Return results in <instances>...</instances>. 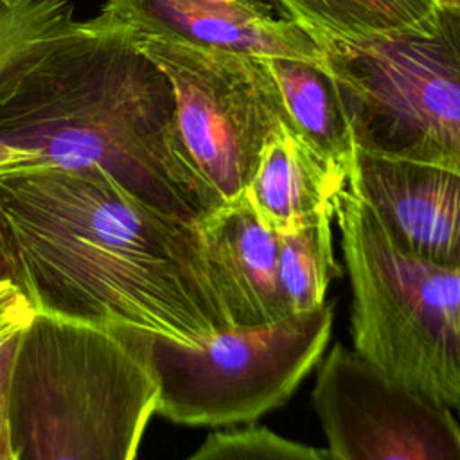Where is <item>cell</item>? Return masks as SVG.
Segmentation results:
<instances>
[{
  "label": "cell",
  "mask_w": 460,
  "mask_h": 460,
  "mask_svg": "<svg viewBox=\"0 0 460 460\" xmlns=\"http://www.w3.org/2000/svg\"><path fill=\"white\" fill-rule=\"evenodd\" d=\"M77 25L68 0H0V101Z\"/></svg>",
  "instance_id": "obj_15"
},
{
  "label": "cell",
  "mask_w": 460,
  "mask_h": 460,
  "mask_svg": "<svg viewBox=\"0 0 460 460\" xmlns=\"http://www.w3.org/2000/svg\"><path fill=\"white\" fill-rule=\"evenodd\" d=\"M347 189L404 253L460 270V174L356 149Z\"/></svg>",
  "instance_id": "obj_10"
},
{
  "label": "cell",
  "mask_w": 460,
  "mask_h": 460,
  "mask_svg": "<svg viewBox=\"0 0 460 460\" xmlns=\"http://www.w3.org/2000/svg\"><path fill=\"white\" fill-rule=\"evenodd\" d=\"M0 460H16L13 446H11V440H9V429H7V420H5L4 399H0Z\"/></svg>",
  "instance_id": "obj_20"
},
{
  "label": "cell",
  "mask_w": 460,
  "mask_h": 460,
  "mask_svg": "<svg viewBox=\"0 0 460 460\" xmlns=\"http://www.w3.org/2000/svg\"><path fill=\"white\" fill-rule=\"evenodd\" d=\"M0 280L14 282L23 289L22 270H20V264H18V259L2 216H0Z\"/></svg>",
  "instance_id": "obj_19"
},
{
  "label": "cell",
  "mask_w": 460,
  "mask_h": 460,
  "mask_svg": "<svg viewBox=\"0 0 460 460\" xmlns=\"http://www.w3.org/2000/svg\"><path fill=\"white\" fill-rule=\"evenodd\" d=\"M314 410L338 460H460L451 406L338 343L318 367Z\"/></svg>",
  "instance_id": "obj_8"
},
{
  "label": "cell",
  "mask_w": 460,
  "mask_h": 460,
  "mask_svg": "<svg viewBox=\"0 0 460 460\" xmlns=\"http://www.w3.org/2000/svg\"><path fill=\"white\" fill-rule=\"evenodd\" d=\"M313 38L367 40L428 34L435 27V0H273Z\"/></svg>",
  "instance_id": "obj_14"
},
{
  "label": "cell",
  "mask_w": 460,
  "mask_h": 460,
  "mask_svg": "<svg viewBox=\"0 0 460 460\" xmlns=\"http://www.w3.org/2000/svg\"><path fill=\"white\" fill-rule=\"evenodd\" d=\"M0 144L22 165L95 167L185 221L210 214L181 149L172 86L122 32L79 22L0 101Z\"/></svg>",
  "instance_id": "obj_2"
},
{
  "label": "cell",
  "mask_w": 460,
  "mask_h": 460,
  "mask_svg": "<svg viewBox=\"0 0 460 460\" xmlns=\"http://www.w3.org/2000/svg\"><path fill=\"white\" fill-rule=\"evenodd\" d=\"M129 38L172 86L181 149L210 214L241 198L266 142L288 128L264 58L153 36Z\"/></svg>",
  "instance_id": "obj_7"
},
{
  "label": "cell",
  "mask_w": 460,
  "mask_h": 460,
  "mask_svg": "<svg viewBox=\"0 0 460 460\" xmlns=\"http://www.w3.org/2000/svg\"><path fill=\"white\" fill-rule=\"evenodd\" d=\"M216 2H226V4H230V2H235V0H216Z\"/></svg>",
  "instance_id": "obj_22"
},
{
  "label": "cell",
  "mask_w": 460,
  "mask_h": 460,
  "mask_svg": "<svg viewBox=\"0 0 460 460\" xmlns=\"http://www.w3.org/2000/svg\"><path fill=\"white\" fill-rule=\"evenodd\" d=\"M183 460H338L331 449L284 438L266 428H243L210 433Z\"/></svg>",
  "instance_id": "obj_17"
},
{
  "label": "cell",
  "mask_w": 460,
  "mask_h": 460,
  "mask_svg": "<svg viewBox=\"0 0 460 460\" xmlns=\"http://www.w3.org/2000/svg\"><path fill=\"white\" fill-rule=\"evenodd\" d=\"M232 327L280 322L286 307L279 280V237L243 194L198 221Z\"/></svg>",
  "instance_id": "obj_11"
},
{
  "label": "cell",
  "mask_w": 460,
  "mask_h": 460,
  "mask_svg": "<svg viewBox=\"0 0 460 460\" xmlns=\"http://www.w3.org/2000/svg\"><path fill=\"white\" fill-rule=\"evenodd\" d=\"M36 313L34 302L20 286L0 280V399L5 395L18 345Z\"/></svg>",
  "instance_id": "obj_18"
},
{
  "label": "cell",
  "mask_w": 460,
  "mask_h": 460,
  "mask_svg": "<svg viewBox=\"0 0 460 460\" xmlns=\"http://www.w3.org/2000/svg\"><path fill=\"white\" fill-rule=\"evenodd\" d=\"M0 216L40 313L183 345L232 329L199 225L95 167L2 169Z\"/></svg>",
  "instance_id": "obj_1"
},
{
  "label": "cell",
  "mask_w": 460,
  "mask_h": 460,
  "mask_svg": "<svg viewBox=\"0 0 460 460\" xmlns=\"http://www.w3.org/2000/svg\"><path fill=\"white\" fill-rule=\"evenodd\" d=\"M158 381L138 331L36 313L4 406L16 460H135Z\"/></svg>",
  "instance_id": "obj_3"
},
{
  "label": "cell",
  "mask_w": 460,
  "mask_h": 460,
  "mask_svg": "<svg viewBox=\"0 0 460 460\" xmlns=\"http://www.w3.org/2000/svg\"><path fill=\"white\" fill-rule=\"evenodd\" d=\"M99 31L153 36L255 58H295L325 66L320 43L261 0H106L86 20Z\"/></svg>",
  "instance_id": "obj_9"
},
{
  "label": "cell",
  "mask_w": 460,
  "mask_h": 460,
  "mask_svg": "<svg viewBox=\"0 0 460 460\" xmlns=\"http://www.w3.org/2000/svg\"><path fill=\"white\" fill-rule=\"evenodd\" d=\"M288 115V129L332 167L347 172L354 138L325 66L295 58H264Z\"/></svg>",
  "instance_id": "obj_13"
},
{
  "label": "cell",
  "mask_w": 460,
  "mask_h": 460,
  "mask_svg": "<svg viewBox=\"0 0 460 460\" xmlns=\"http://www.w3.org/2000/svg\"><path fill=\"white\" fill-rule=\"evenodd\" d=\"M458 411H460V406H458Z\"/></svg>",
  "instance_id": "obj_23"
},
{
  "label": "cell",
  "mask_w": 460,
  "mask_h": 460,
  "mask_svg": "<svg viewBox=\"0 0 460 460\" xmlns=\"http://www.w3.org/2000/svg\"><path fill=\"white\" fill-rule=\"evenodd\" d=\"M314 40L356 149L460 174V5L428 34Z\"/></svg>",
  "instance_id": "obj_5"
},
{
  "label": "cell",
  "mask_w": 460,
  "mask_h": 460,
  "mask_svg": "<svg viewBox=\"0 0 460 460\" xmlns=\"http://www.w3.org/2000/svg\"><path fill=\"white\" fill-rule=\"evenodd\" d=\"M352 289L354 352L385 376L460 406V270L401 252L347 187L336 210Z\"/></svg>",
  "instance_id": "obj_4"
},
{
  "label": "cell",
  "mask_w": 460,
  "mask_h": 460,
  "mask_svg": "<svg viewBox=\"0 0 460 460\" xmlns=\"http://www.w3.org/2000/svg\"><path fill=\"white\" fill-rule=\"evenodd\" d=\"M438 5H460V0H435Z\"/></svg>",
  "instance_id": "obj_21"
},
{
  "label": "cell",
  "mask_w": 460,
  "mask_h": 460,
  "mask_svg": "<svg viewBox=\"0 0 460 460\" xmlns=\"http://www.w3.org/2000/svg\"><path fill=\"white\" fill-rule=\"evenodd\" d=\"M345 187L347 172L282 126L266 142L244 196L270 228L282 232L322 214L336 216Z\"/></svg>",
  "instance_id": "obj_12"
},
{
  "label": "cell",
  "mask_w": 460,
  "mask_h": 460,
  "mask_svg": "<svg viewBox=\"0 0 460 460\" xmlns=\"http://www.w3.org/2000/svg\"><path fill=\"white\" fill-rule=\"evenodd\" d=\"M334 305L271 325L232 327L201 345L140 332L158 381L156 413L185 426L252 422L284 404L320 361Z\"/></svg>",
  "instance_id": "obj_6"
},
{
  "label": "cell",
  "mask_w": 460,
  "mask_h": 460,
  "mask_svg": "<svg viewBox=\"0 0 460 460\" xmlns=\"http://www.w3.org/2000/svg\"><path fill=\"white\" fill-rule=\"evenodd\" d=\"M332 217L322 214L277 232L280 291L291 314L323 305L331 280L341 273L332 252Z\"/></svg>",
  "instance_id": "obj_16"
}]
</instances>
